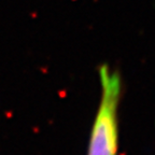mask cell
<instances>
[{
    "mask_svg": "<svg viewBox=\"0 0 155 155\" xmlns=\"http://www.w3.org/2000/svg\"><path fill=\"white\" fill-rule=\"evenodd\" d=\"M101 99L90 135L87 155H118V108L122 95V78L108 64L98 69Z\"/></svg>",
    "mask_w": 155,
    "mask_h": 155,
    "instance_id": "6da1fadb",
    "label": "cell"
}]
</instances>
